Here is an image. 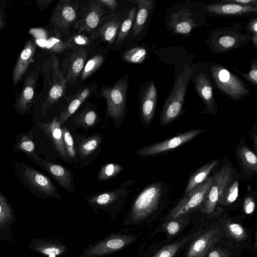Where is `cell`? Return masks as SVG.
Returning a JSON list of instances; mask_svg holds the SVG:
<instances>
[{
    "instance_id": "1",
    "label": "cell",
    "mask_w": 257,
    "mask_h": 257,
    "mask_svg": "<svg viewBox=\"0 0 257 257\" xmlns=\"http://www.w3.org/2000/svg\"><path fill=\"white\" fill-rule=\"evenodd\" d=\"M165 11V27L173 36L188 37L195 29L204 26L209 18L200 2L174 3Z\"/></svg>"
},
{
    "instance_id": "2",
    "label": "cell",
    "mask_w": 257,
    "mask_h": 257,
    "mask_svg": "<svg viewBox=\"0 0 257 257\" xmlns=\"http://www.w3.org/2000/svg\"><path fill=\"white\" fill-rule=\"evenodd\" d=\"M198 65L192 62L188 63L184 65L178 74L174 75L173 86L165 100L161 112L159 119L161 126L171 124L182 115L189 84Z\"/></svg>"
},
{
    "instance_id": "3",
    "label": "cell",
    "mask_w": 257,
    "mask_h": 257,
    "mask_svg": "<svg viewBox=\"0 0 257 257\" xmlns=\"http://www.w3.org/2000/svg\"><path fill=\"white\" fill-rule=\"evenodd\" d=\"M40 73L43 81L41 93L44 98L41 110L45 114L64 95L67 82L60 68L59 60L54 54L43 61Z\"/></svg>"
},
{
    "instance_id": "4",
    "label": "cell",
    "mask_w": 257,
    "mask_h": 257,
    "mask_svg": "<svg viewBox=\"0 0 257 257\" xmlns=\"http://www.w3.org/2000/svg\"><path fill=\"white\" fill-rule=\"evenodd\" d=\"M167 193L161 181L153 182L144 188L134 201L125 218L126 225L140 222L156 211Z\"/></svg>"
},
{
    "instance_id": "5",
    "label": "cell",
    "mask_w": 257,
    "mask_h": 257,
    "mask_svg": "<svg viewBox=\"0 0 257 257\" xmlns=\"http://www.w3.org/2000/svg\"><path fill=\"white\" fill-rule=\"evenodd\" d=\"M243 28L241 22L214 28L210 31L204 43L212 54L244 47L248 45L251 36L245 31L243 32Z\"/></svg>"
},
{
    "instance_id": "6",
    "label": "cell",
    "mask_w": 257,
    "mask_h": 257,
    "mask_svg": "<svg viewBox=\"0 0 257 257\" xmlns=\"http://www.w3.org/2000/svg\"><path fill=\"white\" fill-rule=\"evenodd\" d=\"M128 83V78L125 75L112 86H104L100 89V94L106 102L104 124L106 125L109 119H113L114 130L121 126L127 112Z\"/></svg>"
},
{
    "instance_id": "7",
    "label": "cell",
    "mask_w": 257,
    "mask_h": 257,
    "mask_svg": "<svg viewBox=\"0 0 257 257\" xmlns=\"http://www.w3.org/2000/svg\"><path fill=\"white\" fill-rule=\"evenodd\" d=\"M15 173L21 183L33 194L42 198L62 199L55 185L45 175L23 161H17Z\"/></svg>"
},
{
    "instance_id": "8",
    "label": "cell",
    "mask_w": 257,
    "mask_h": 257,
    "mask_svg": "<svg viewBox=\"0 0 257 257\" xmlns=\"http://www.w3.org/2000/svg\"><path fill=\"white\" fill-rule=\"evenodd\" d=\"M208 70L221 93L234 100H240L250 94L247 84L219 63L209 65Z\"/></svg>"
},
{
    "instance_id": "9",
    "label": "cell",
    "mask_w": 257,
    "mask_h": 257,
    "mask_svg": "<svg viewBox=\"0 0 257 257\" xmlns=\"http://www.w3.org/2000/svg\"><path fill=\"white\" fill-rule=\"evenodd\" d=\"M134 183L133 180H127L116 189L87 196L86 201L95 210L115 214L123 206Z\"/></svg>"
},
{
    "instance_id": "10",
    "label": "cell",
    "mask_w": 257,
    "mask_h": 257,
    "mask_svg": "<svg viewBox=\"0 0 257 257\" xmlns=\"http://www.w3.org/2000/svg\"><path fill=\"white\" fill-rule=\"evenodd\" d=\"M80 8L78 0H60L51 17L53 29L64 37L68 35L78 17Z\"/></svg>"
},
{
    "instance_id": "11",
    "label": "cell",
    "mask_w": 257,
    "mask_h": 257,
    "mask_svg": "<svg viewBox=\"0 0 257 257\" xmlns=\"http://www.w3.org/2000/svg\"><path fill=\"white\" fill-rule=\"evenodd\" d=\"M138 237V235L113 234L89 245L77 257L103 256L125 248Z\"/></svg>"
},
{
    "instance_id": "12",
    "label": "cell",
    "mask_w": 257,
    "mask_h": 257,
    "mask_svg": "<svg viewBox=\"0 0 257 257\" xmlns=\"http://www.w3.org/2000/svg\"><path fill=\"white\" fill-rule=\"evenodd\" d=\"M205 131L204 128L188 130L167 140L143 147L136 152V154L141 157L162 155L181 146L201 135Z\"/></svg>"
},
{
    "instance_id": "13",
    "label": "cell",
    "mask_w": 257,
    "mask_h": 257,
    "mask_svg": "<svg viewBox=\"0 0 257 257\" xmlns=\"http://www.w3.org/2000/svg\"><path fill=\"white\" fill-rule=\"evenodd\" d=\"M104 138L98 133L89 136L76 134L74 136L78 169L82 168L91 163L102 150Z\"/></svg>"
},
{
    "instance_id": "14",
    "label": "cell",
    "mask_w": 257,
    "mask_h": 257,
    "mask_svg": "<svg viewBox=\"0 0 257 257\" xmlns=\"http://www.w3.org/2000/svg\"><path fill=\"white\" fill-rule=\"evenodd\" d=\"M212 181L213 176H209L206 181L184 195V197L170 211L167 220L186 214L200 207L206 199Z\"/></svg>"
},
{
    "instance_id": "15",
    "label": "cell",
    "mask_w": 257,
    "mask_h": 257,
    "mask_svg": "<svg viewBox=\"0 0 257 257\" xmlns=\"http://www.w3.org/2000/svg\"><path fill=\"white\" fill-rule=\"evenodd\" d=\"M191 81L194 83L195 89L205 106L201 114L216 116L218 113V106L209 73L204 69H201L198 64Z\"/></svg>"
},
{
    "instance_id": "16",
    "label": "cell",
    "mask_w": 257,
    "mask_h": 257,
    "mask_svg": "<svg viewBox=\"0 0 257 257\" xmlns=\"http://www.w3.org/2000/svg\"><path fill=\"white\" fill-rule=\"evenodd\" d=\"M105 7L100 0H91L80 8L73 28L78 32L91 35L105 13Z\"/></svg>"
},
{
    "instance_id": "17",
    "label": "cell",
    "mask_w": 257,
    "mask_h": 257,
    "mask_svg": "<svg viewBox=\"0 0 257 257\" xmlns=\"http://www.w3.org/2000/svg\"><path fill=\"white\" fill-rule=\"evenodd\" d=\"M32 161L45 170L67 192L75 191L73 173L65 167L41 158L36 153L26 155Z\"/></svg>"
},
{
    "instance_id": "18",
    "label": "cell",
    "mask_w": 257,
    "mask_h": 257,
    "mask_svg": "<svg viewBox=\"0 0 257 257\" xmlns=\"http://www.w3.org/2000/svg\"><path fill=\"white\" fill-rule=\"evenodd\" d=\"M88 48L81 47L70 50L63 59L60 68L67 85L75 82L81 75L88 55Z\"/></svg>"
},
{
    "instance_id": "19",
    "label": "cell",
    "mask_w": 257,
    "mask_h": 257,
    "mask_svg": "<svg viewBox=\"0 0 257 257\" xmlns=\"http://www.w3.org/2000/svg\"><path fill=\"white\" fill-rule=\"evenodd\" d=\"M225 168L220 185L218 204L228 206L237 199L240 177L232 163L225 160Z\"/></svg>"
},
{
    "instance_id": "20",
    "label": "cell",
    "mask_w": 257,
    "mask_h": 257,
    "mask_svg": "<svg viewBox=\"0 0 257 257\" xmlns=\"http://www.w3.org/2000/svg\"><path fill=\"white\" fill-rule=\"evenodd\" d=\"M203 9L209 17H252L257 13V6H243L231 3L225 0L205 3L202 2Z\"/></svg>"
},
{
    "instance_id": "21",
    "label": "cell",
    "mask_w": 257,
    "mask_h": 257,
    "mask_svg": "<svg viewBox=\"0 0 257 257\" xmlns=\"http://www.w3.org/2000/svg\"><path fill=\"white\" fill-rule=\"evenodd\" d=\"M128 11L113 12L103 16L90 35L92 41L111 44L116 39L120 26Z\"/></svg>"
},
{
    "instance_id": "22",
    "label": "cell",
    "mask_w": 257,
    "mask_h": 257,
    "mask_svg": "<svg viewBox=\"0 0 257 257\" xmlns=\"http://www.w3.org/2000/svg\"><path fill=\"white\" fill-rule=\"evenodd\" d=\"M240 179L251 180L257 173V157L253 149L248 146L244 138L240 139L234 149Z\"/></svg>"
},
{
    "instance_id": "23",
    "label": "cell",
    "mask_w": 257,
    "mask_h": 257,
    "mask_svg": "<svg viewBox=\"0 0 257 257\" xmlns=\"http://www.w3.org/2000/svg\"><path fill=\"white\" fill-rule=\"evenodd\" d=\"M158 90L153 80L147 82L141 88L140 115L144 127H148L152 123L156 109Z\"/></svg>"
},
{
    "instance_id": "24",
    "label": "cell",
    "mask_w": 257,
    "mask_h": 257,
    "mask_svg": "<svg viewBox=\"0 0 257 257\" xmlns=\"http://www.w3.org/2000/svg\"><path fill=\"white\" fill-rule=\"evenodd\" d=\"M41 64L38 63L26 77L20 93L16 96L14 104L16 111L23 115L30 110L40 74Z\"/></svg>"
},
{
    "instance_id": "25",
    "label": "cell",
    "mask_w": 257,
    "mask_h": 257,
    "mask_svg": "<svg viewBox=\"0 0 257 257\" xmlns=\"http://www.w3.org/2000/svg\"><path fill=\"white\" fill-rule=\"evenodd\" d=\"M36 45L47 52L53 53H61L67 50L65 43V37L52 29L34 28L29 30Z\"/></svg>"
},
{
    "instance_id": "26",
    "label": "cell",
    "mask_w": 257,
    "mask_h": 257,
    "mask_svg": "<svg viewBox=\"0 0 257 257\" xmlns=\"http://www.w3.org/2000/svg\"><path fill=\"white\" fill-rule=\"evenodd\" d=\"M222 228L215 225L197 237L192 243L187 257H206L210 249L223 237Z\"/></svg>"
},
{
    "instance_id": "27",
    "label": "cell",
    "mask_w": 257,
    "mask_h": 257,
    "mask_svg": "<svg viewBox=\"0 0 257 257\" xmlns=\"http://www.w3.org/2000/svg\"><path fill=\"white\" fill-rule=\"evenodd\" d=\"M38 126L45 136L52 142L54 149L61 159L68 164H71L65 149L62 126L58 116H55L49 122H40Z\"/></svg>"
},
{
    "instance_id": "28",
    "label": "cell",
    "mask_w": 257,
    "mask_h": 257,
    "mask_svg": "<svg viewBox=\"0 0 257 257\" xmlns=\"http://www.w3.org/2000/svg\"><path fill=\"white\" fill-rule=\"evenodd\" d=\"M96 87L95 83L88 84L81 87L76 94L67 96V103L60 111L59 117L61 125L65 122L76 112L80 105L92 95Z\"/></svg>"
},
{
    "instance_id": "29",
    "label": "cell",
    "mask_w": 257,
    "mask_h": 257,
    "mask_svg": "<svg viewBox=\"0 0 257 257\" xmlns=\"http://www.w3.org/2000/svg\"><path fill=\"white\" fill-rule=\"evenodd\" d=\"M36 45L33 39H29L21 51L14 67L12 84L14 87L22 80L24 74L33 61L36 51Z\"/></svg>"
},
{
    "instance_id": "30",
    "label": "cell",
    "mask_w": 257,
    "mask_h": 257,
    "mask_svg": "<svg viewBox=\"0 0 257 257\" xmlns=\"http://www.w3.org/2000/svg\"><path fill=\"white\" fill-rule=\"evenodd\" d=\"M16 221L17 217L13 207L0 191V238L2 240L15 241L12 229Z\"/></svg>"
},
{
    "instance_id": "31",
    "label": "cell",
    "mask_w": 257,
    "mask_h": 257,
    "mask_svg": "<svg viewBox=\"0 0 257 257\" xmlns=\"http://www.w3.org/2000/svg\"><path fill=\"white\" fill-rule=\"evenodd\" d=\"M30 250L47 257H57L67 251L66 245L51 238H36L29 243Z\"/></svg>"
},
{
    "instance_id": "32",
    "label": "cell",
    "mask_w": 257,
    "mask_h": 257,
    "mask_svg": "<svg viewBox=\"0 0 257 257\" xmlns=\"http://www.w3.org/2000/svg\"><path fill=\"white\" fill-rule=\"evenodd\" d=\"M137 14L133 27L134 36L140 35L148 26L153 13L156 0H137Z\"/></svg>"
},
{
    "instance_id": "33",
    "label": "cell",
    "mask_w": 257,
    "mask_h": 257,
    "mask_svg": "<svg viewBox=\"0 0 257 257\" xmlns=\"http://www.w3.org/2000/svg\"><path fill=\"white\" fill-rule=\"evenodd\" d=\"M225 168V161L221 163L214 173L213 181L206 199L201 206V210L207 214H211L218 204L219 192Z\"/></svg>"
},
{
    "instance_id": "34",
    "label": "cell",
    "mask_w": 257,
    "mask_h": 257,
    "mask_svg": "<svg viewBox=\"0 0 257 257\" xmlns=\"http://www.w3.org/2000/svg\"><path fill=\"white\" fill-rule=\"evenodd\" d=\"M219 163L218 159H213L196 170L189 178L184 195L206 181L209 177L210 172Z\"/></svg>"
},
{
    "instance_id": "35",
    "label": "cell",
    "mask_w": 257,
    "mask_h": 257,
    "mask_svg": "<svg viewBox=\"0 0 257 257\" xmlns=\"http://www.w3.org/2000/svg\"><path fill=\"white\" fill-rule=\"evenodd\" d=\"M99 119L97 111L91 107H87L75 116L73 124L77 127L87 131L95 127Z\"/></svg>"
},
{
    "instance_id": "36",
    "label": "cell",
    "mask_w": 257,
    "mask_h": 257,
    "mask_svg": "<svg viewBox=\"0 0 257 257\" xmlns=\"http://www.w3.org/2000/svg\"><path fill=\"white\" fill-rule=\"evenodd\" d=\"M13 151L15 152H23L26 155L36 153L35 144L32 134L28 132L19 134Z\"/></svg>"
},
{
    "instance_id": "37",
    "label": "cell",
    "mask_w": 257,
    "mask_h": 257,
    "mask_svg": "<svg viewBox=\"0 0 257 257\" xmlns=\"http://www.w3.org/2000/svg\"><path fill=\"white\" fill-rule=\"evenodd\" d=\"M92 42L90 37L82 33H70L65 37V43L68 50L81 47L89 48Z\"/></svg>"
},
{
    "instance_id": "38",
    "label": "cell",
    "mask_w": 257,
    "mask_h": 257,
    "mask_svg": "<svg viewBox=\"0 0 257 257\" xmlns=\"http://www.w3.org/2000/svg\"><path fill=\"white\" fill-rule=\"evenodd\" d=\"M137 8H133L127 13L119 28L116 38V44L121 43L127 35L133 26L137 14Z\"/></svg>"
},
{
    "instance_id": "39",
    "label": "cell",
    "mask_w": 257,
    "mask_h": 257,
    "mask_svg": "<svg viewBox=\"0 0 257 257\" xmlns=\"http://www.w3.org/2000/svg\"><path fill=\"white\" fill-rule=\"evenodd\" d=\"M105 59V56L101 53L94 54L87 60L83 71L81 74V80L84 81L90 77L101 66Z\"/></svg>"
},
{
    "instance_id": "40",
    "label": "cell",
    "mask_w": 257,
    "mask_h": 257,
    "mask_svg": "<svg viewBox=\"0 0 257 257\" xmlns=\"http://www.w3.org/2000/svg\"><path fill=\"white\" fill-rule=\"evenodd\" d=\"M148 49L143 46H138L124 52L122 59L132 64H141L146 59L148 55Z\"/></svg>"
},
{
    "instance_id": "41",
    "label": "cell",
    "mask_w": 257,
    "mask_h": 257,
    "mask_svg": "<svg viewBox=\"0 0 257 257\" xmlns=\"http://www.w3.org/2000/svg\"><path fill=\"white\" fill-rule=\"evenodd\" d=\"M124 169V167L114 163L105 164L101 168L97 179L99 181L109 180L118 175Z\"/></svg>"
},
{
    "instance_id": "42",
    "label": "cell",
    "mask_w": 257,
    "mask_h": 257,
    "mask_svg": "<svg viewBox=\"0 0 257 257\" xmlns=\"http://www.w3.org/2000/svg\"><path fill=\"white\" fill-rule=\"evenodd\" d=\"M191 237V236H186L178 242H176L163 247L152 257H173L180 248L190 239Z\"/></svg>"
},
{
    "instance_id": "43",
    "label": "cell",
    "mask_w": 257,
    "mask_h": 257,
    "mask_svg": "<svg viewBox=\"0 0 257 257\" xmlns=\"http://www.w3.org/2000/svg\"><path fill=\"white\" fill-rule=\"evenodd\" d=\"M65 149L69 160L74 161L76 159V152L73 138L66 126H62Z\"/></svg>"
},
{
    "instance_id": "44",
    "label": "cell",
    "mask_w": 257,
    "mask_h": 257,
    "mask_svg": "<svg viewBox=\"0 0 257 257\" xmlns=\"http://www.w3.org/2000/svg\"><path fill=\"white\" fill-rule=\"evenodd\" d=\"M225 229L226 232L234 239L241 241L245 239L246 233L242 226L229 220L225 221Z\"/></svg>"
},
{
    "instance_id": "45",
    "label": "cell",
    "mask_w": 257,
    "mask_h": 257,
    "mask_svg": "<svg viewBox=\"0 0 257 257\" xmlns=\"http://www.w3.org/2000/svg\"><path fill=\"white\" fill-rule=\"evenodd\" d=\"M256 193L251 189L249 185H247V191L244 194L242 202L243 211L246 214H251L254 211Z\"/></svg>"
},
{
    "instance_id": "46",
    "label": "cell",
    "mask_w": 257,
    "mask_h": 257,
    "mask_svg": "<svg viewBox=\"0 0 257 257\" xmlns=\"http://www.w3.org/2000/svg\"><path fill=\"white\" fill-rule=\"evenodd\" d=\"M250 67L248 73H245L239 69L233 67V70L249 82L252 85H257V58L255 57L250 61Z\"/></svg>"
},
{
    "instance_id": "47",
    "label": "cell",
    "mask_w": 257,
    "mask_h": 257,
    "mask_svg": "<svg viewBox=\"0 0 257 257\" xmlns=\"http://www.w3.org/2000/svg\"><path fill=\"white\" fill-rule=\"evenodd\" d=\"M185 215L169 219L164 224L163 227L168 234L174 235L179 232L185 220Z\"/></svg>"
},
{
    "instance_id": "48",
    "label": "cell",
    "mask_w": 257,
    "mask_h": 257,
    "mask_svg": "<svg viewBox=\"0 0 257 257\" xmlns=\"http://www.w3.org/2000/svg\"><path fill=\"white\" fill-rule=\"evenodd\" d=\"M245 31L251 36L250 41L253 43L254 48H257V18L255 17L249 21L245 27Z\"/></svg>"
},
{
    "instance_id": "49",
    "label": "cell",
    "mask_w": 257,
    "mask_h": 257,
    "mask_svg": "<svg viewBox=\"0 0 257 257\" xmlns=\"http://www.w3.org/2000/svg\"><path fill=\"white\" fill-rule=\"evenodd\" d=\"M208 257H230V254L228 250L218 248L211 250Z\"/></svg>"
},
{
    "instance_id": "50",
    "label": "cell",
    "mask_w": 257,
    "mask_h": 257,
    "mask_svg": "<svg viewBox=\"0 0 257 257\" xmlns=\"http://www.w3.org/2000/svg\"><path fill=\"white\" fill-rule=\"evenodd\" d=\"M257 125L255 124L254 127L249 131L250 138L252 141L253 150L255 154H257Z\"/></svg>"
},
{
    "instance_id": "51",
    "label": "cell",
    "mask_w": 257,
    "mask_h": 257,
    "mask_svg": "<svg viewBox=\"0 0 257 257\" xmlns=\"http://www.w3.org/2000/svg\"><path fill=\"white\" fill-rule=\"evenodd\" d=\"M225 1L240 5L257 6L256 0H225Z\"/></svg>"
},
{
    "instance_id": "52",
    "label": "cell",
    "mask_w": 257,
    "mask_h": 257,
    "mask_svg": "<svg viewBox=\"0 0 257 257\" xmlns=\"http://www.w3.org/2000/svg\"><path fill=\"white\" fill-rule=\"evenodd\" d=\"M104 6L111 12L114 11L118 6V3L115 0H100Z\"/></svg>"
},
{
    "instance_id": "53",
    "label": "cell",
    "mask_w": 257,
    "mask_h": 257,
    "mask_svg": "<svg viewBox=\"0 0 257 257\" xmlns=\"http://www.w3.org/2000/svg\"><path fill=\"white\" fill-rule=\"evenodd\" d=\"M55 0H36L35 2L40 10H45Z\"/></svg>"
},
{
    "instance_id": "54",
    "label": "cell",
    "mask_w": 257,
    "mask_h": 257,
    "mask_svg": "<svg viewBox=\"0 0 257 257\" xmlns=\"http://www.w3.org/2000/svg\"><path fill=\"white\" fill-rule=\"evenodd\" d=\"M0 4V30L4 29L6 25V15L3 11L4 8H2Z\"/></svg>"
}]
</instances>
